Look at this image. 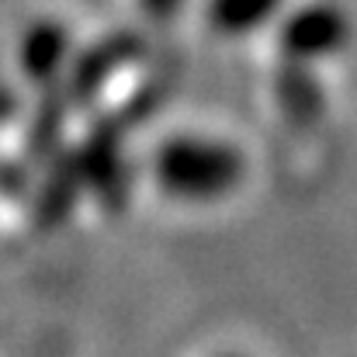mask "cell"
<instances>
[{"mask_svg":"<svg viewBox=\"0 0 357 357\" xmlns=\"http://www.w3.org/2000/svg\"><path fill=\"white\" fill-rule=\"evenodd\" d=\"M340 42V24L333 17H323V14H312L305 21H298L291 28V49L295 52H323V49H333Z\"/></svg>","mask_w":357,"mask_h":357,"instance_id":"7a4b0ae2","label":"cell"},{"mask_svg":"<svg viewBox=\"0 0 357 357\" xmlns=\"http://www.w3.org/2000/svg\"><path fill=\"white\" fill-rule=\"evenodd\" d=\"M156 184L181 202H219L246 177V160L236 146L215 139H170L153 160Z\"/></svg>","mask_w":357,"mask_h":357,"instance_id":"6da1fadb","label":"cell"}]
</instances>
